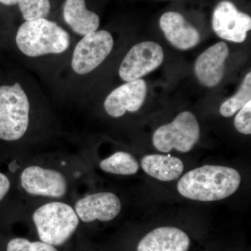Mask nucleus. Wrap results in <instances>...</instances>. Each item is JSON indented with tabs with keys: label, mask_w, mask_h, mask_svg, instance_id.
<instances>
[{
	"label": "nucleus",
	"mask_w": 251,
	"mask_h": 251,
	"mask_svg": "<svg viewBox=\"0 0 251 251\" xmlns=\"http://www.w3.org/2000/svg\"><path fill=\"white\" fill-rule=\"evenodd\" d=\"M113 46V37L108 31L97 30L84 36L73 52V71L80 75L90 74L108 57Z\"/></svg>",
	"instance_id": "obj_6"
},
{
	"label": "nucleus",
	"mask_w": 251,
	"mask_h": 251,
	"mask_svg": "<svg viewBox=\"0 0 251 251\" xmlns=\"http://www.w3.org/2000/svg\"><path fill=\"white\" fill-rule=\"evenodd\" d=\"M251 98V73L246 75L237 93L224 102L220 108V113L225 117L233 116Z\"/></svg>",
	"instance_id": "obj_18"
},
{
	"label": "nucleus",
	"mask_w": 251,
	"mask_h": 251,
	"mask_svg": "<svg viewBox=\"0 0 251 251\" xmlns=\"http://www.w3.org/2000/svg\"><path fill=\"white\" fill-rule=\"evenodd\" d=\"M21 184L28 194L62 198L67 192L65 176L59 171L38 166L27 167L21 173Z\"/></svg>",
	"instance_id": "obj_8"
},
{
	"label": "nucleus",
	"mask_w": 251,
	"mask_h": 251,
	"mask_svg": "<svg viewBox=\"0 0 251 251\" xmlns=\"http://www.w3.org/2000/svg\"><path fill=\"white\" fill-rule=\"evenodd\" d=\"M17 4L25 21L46 18L50 12L49 0H18Z\"/></svg>",
	"instance_id": "obj_19"
},
{
	"label": "nucleus",
	"mask_w": 251,
	"mask_h": 251,
	"mask_svg": "<svg viewBox=\"0 0 251 251\" xmlns=\"http://www.w3.org/2000/svg\"><path fill=\"white\" fill-rule=\"evenodd\" d=\"M141 166L147 174L162 181L177 179L184 171L183 162L171 155H147L142 159Z\"/></svg>",
	"instance_id": "obj_16"
},
{
	"label": "nucleus",
	"mask_w": 251,
	"mask_h": 251,
	"mask_svg": "<svg viewBox=\"0 0 251 251\" xmlns=\"http://www.w3.org/2000/svg\"><path fill=\"white\" fill-rule=\"evenodd\" d=\"M6 251H58L53 246L43 242H30L25 238L11 239L6 244Z\"/></svg>",
	"instance_id": "obj_20"
},
{
	"label": "nucleus",
	"mask_w": 251,
	"mask_h": 251,
	"mask_svg": "<svg viewBox=\"0 0 251 251\" xmlns=\"http://www.w3.org/2000/svg\"><path fill=\"white\" fill-rule=\"evenodd\" d=\"M190 239L179 228L161 227L145 236L138 245L137 251H188Z\"/></svg>",
	"instance_id": "obj_14"
},
{
	"label": "nucleus",
	"mask_w": 251,
	"mask_h": 251,
	"mask_svg": "<svg viewBox=\"0 0 251 251\" xmlns=\"http://www.w3.org/2000/svg\"><path fill=\"white\" fill-rule=\"evenodd\" d=\"M32 219L41 242L53 247L67 242L79 225L75 209L61 202H49L41 206L34 211Z\"/></svg>",
	"instance_id": "obj_4"
},
{
	"label": "nucleus",
	"mask_w": 251,
	"mask_h": 251,
	"mask_svg": "<svg viewBox=\"0 0 251 251\" xmlns=\"http://www.w3.org/2000/svg\"><path fill=\"white\" fill-rule=\"evenodd\" d=\"M234 126L239 133L250 135L251 133V100L239 110L234 118Z\"/></svg>",
	"instance_id": "obj_21"
},
{
	"label": "nucleus",
	"mask_w": 251,
	"mask_h": 251,
	"mask_svg": "<svg viewBox=\"0 0 251 251\" xmlns=\"http://www.w3.org/2000/svg\"><path fill=\"white\" fill-rule=\"evenodd\" d=\"M241 181V175L234 168L206 165L186 173L178 181L177 191L188 199L212 202L233 195Z\"/></svg>",
	"instance_id": "obj_1"
},
{
	"label": "nucleus",
	"mask_w": 251,
	"mask_h": 251,
	"mask_svg": "<svg viewBox=\"0 0 251 251\" xmlns=\"http://www.w3.org/2000/svg\"><path fill=\"white\" fill-rule=\"evenodd\" d=\"M122 209L120 198L110 192L88 195L80 198L75 204L79 219L85 223L94 221L108 222L116 218Z\"/></svg>",
	"instance_id": "obj_11"
},
{
	"label": "nucleus",
	"mask_w": 251,
	"mask_h": 251,
	"mask_svg": "<svg viewBox=\"0 0 251 251\" xmlns=\"http://www.w3.org/2000/svg\"><path fill=\"white\" fill-rule=\"evenodd\" d=\"M201 134L197 118L192 112H181L174 121L157 128L153 135V145L158 151L170 152L176 150L188 152L198 143Z\"/></svg>",
	"instance_id": "obj_5"
},
{
	"label": "nucleus",
	"mask_w": 251,
	"mask_h": 251,
	"mask_svg": "<svg viewBox=\"0 0 251 251\" xmlns=\"http://www.w3.org/2000/svg\"><path fill=\"white\" fill-rule=\"evenodd\" d=\"M100 169L105 173L120 175H135L139 164L133 155L125 151H117L100 163Z\"/></svg>",
	"instance_id": "obj_17"
},
{
	"label": "nucleus",
	"mask_w": 251,
	"mask_h": 251,
	"mask_svg": "<svg viewBox=\"0 0 251 251\" xmlns=\"http://www.w3.org/2000/svg\"><path fill=\"white\" fill-rule=\"evenodd\" d=\"M18 49L27 57H36L65 52L71 46L67 31L47 18L25 21L16 35Z\"/></svg>",
	"instance_id": "obj_2"
},
{
	"label": "nucleus",
	"mask_w": 251,
	"mask_h": 251,
	"mask_svg": "<svg viewBox=\"0 0 251 251\" xmlns=\"http://www.w3.org/2000/svg\"><path fill=\"white\" fill-rule=\"evenodd\" d=\"M63 18L74 32L82 36L98 30L100 25L98 15L87 9L85 0H65Z\"/></svg>",
	"instance_id": "obj_15"
},
{
	"label": "nucleus",
	"mask_w": 251,
	"mask_h": 251,
	"mask_svg": "<svg viewBox=\"0 0 251 251\" xmlns=\"http://www.w3.org/2000/svg\"><path fill=\"white\" fill-rule=\"evenodd\" d=\"M229 52L227 44L219 42L206 50L198 57L195 73L202 85L212 87L221 82L225 75V63Z\"/></svg>",
	"instance_id": "obj_12"
},
{
	"label": "nucleus",
	"mask_w": 251,
	"mask_h": 251,
	"mask_svg": "<svg viewBox=\"0 0 251 251\" xmlns=\"http://www.w3.org/2000/svg\"><path fill=\"white\" fill-rule=\"evenodd\" d=\"M212 27L221 39L243 43L251 29V18L239 11L228 0L221 1L216 6L212 16Z\"/></svg>",
	"instance_id": "obj_9"
},
{
	"label": "nucleus",
	"mask_w": 251,
	"mask_h": 251,
	"mask_svg": "<svg viewBox=\"0 0 251 251\" xmlns=\"http://www.w3.org/2000/svg\"><path fill=\"white\" fill-rule=\"evenodd\" d=\"M18 0H0V4L5 6H14L18 4Z\"/></svg>",
	"instance_id": "obj_22"
},
{
	"label": "nucleus",
	"mask_w": 251,
	"mask_h": 251,
	"mask_svg": "<svg viewBox=\"0 0 251 251\" xmlns=\"http://www.w3.org/2000/svg\"><path fill=\"white\" fill-rule=\"evenodd\" d=\"M30 103L24 88L18 82L0 86V141H18L27 133Z\"/></svg>",
	"instance_id": "obj_3"
},
{
	"label": "nucleus",
	"mask_w": 251,
	"mask_h": 251,
	"mask_svg": "<svg viewBox=\"0 0 251 251\" xmlns=\"http://www.w3.org/2000/svg\"><path fill=\"white\" fill-rule=\"evenodd\" d=\"M159 24L166 39L176 49H191L201 41L199 31L179 13H165L160 18Z\"/></svg>",
	"instance_id": "obj_13"
},
{
	"label": "nucleus",
	"mask_w": 251,
	"mask_h": 251,
	"mask_svg": "<svg viewBox=\"0 0 251 251\" xmlns=\"http://www.w3.org/2000/svg\"><path fill=\"white\" fill-rule=\"evenodd\" d=\"M163 59L164 52L159 44L153 41L140 43L126 54L119 75L125 82L138 80L159 67Z\"/></svg>",
	"instance_id": "obj_7"
},
{
	"label": "nucleus",
	"mask_w": 251,
	"mask_h": 251,
	"mask_svg": "<svg viewBox=\"0 0 251 251\" xmlns=\"http://www.w3.org/2000/svg\"><path fill=\"white\" fill-rule=\"evenodd\" d=\"M148 85L143 79L126 82L109 94L103 106L108 115L115 118L125 115L126 112L138 111L145 101Z\"/></svg>",
	"instance_id": "obj_10"
}]
</instances>
